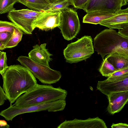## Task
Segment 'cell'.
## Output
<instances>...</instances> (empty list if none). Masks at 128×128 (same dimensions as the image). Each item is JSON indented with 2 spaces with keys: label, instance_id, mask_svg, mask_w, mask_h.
I'll return each mask as SVG.
<instances>
[{
  "label": "cell",
  "instance_id": "1",
  "mask_svg": "<svg viewBox=\"0 0 128 128\" xmlns=\"http://www.w3.org/2000/svg\"><path fill=\"white\" fill-rule=\"evenodd\" d=\"M2 76L3 88L10 105L21 94L30 90L37 84L31 72L20 65L8 66Z\"/></svg>",
  "mask_w": 128,
  "mask_h": 128
},
{
  "label": "cell",
  "instance_id": "2",
  "mask_svg": "<svg viewBox=\"0 0 128 128\" xmlns=\"http://www.w3.org/2000/svg\"><path fill=\"white\" fill-rule=\"evenodd\" d=\"M67 91L60 87L48 84H36L32 89L20 96L12 105L28 106L65 100Z\"/></svg>",
  "mask_w": 128,
  "mask_h": 128
},
{
  "label": "cell",
  "instance_id": "3",
  "mask_svg": "<svg viewBox=\"0 0 128 128\" xmlns=\"http://www.w3.org/2000/svg\"><path fill=\"white\" fill-rule=\"evenodd\" d=\"M93 47L103 60L106 55L119 47L128 49V38H125L112 29H105L94 38Z\"/></svg>",
  "mask_w": 128,
  "mask_h": 128
},
{
  "label": "cell",
  "instance_id": "4",
  "mask_svg": "<svg viewBox=\"0 0 128 128\" xmlns=\"http://www.w3.org/2000/svg\"><path fill=\"white\" fill-rule=\"evenodd\" d=\"M94 52L92 38L88 36L68 44L63 50L66 62L70 64L86 60Z\"/></svg>",
  "mask_w": 128,
  "mask_h": 128
},
{
  "label": "cell",
  "instance_id": "5",
  "mask_svg": "<svg viewBox=\"0 0 128 128\" xmlns=\"http://www.w3.org/2000/svg\"><path fill=\"white\" fill-rule=\"evenodd\" d=\"M66 105L65 100H58L52 102L28 106L10 105L2 111L0 115L8 121H11L15 116L24 114L46 110L50 112L62 111Z\"/></svg>",
  "mask_w": 128,
  "mask_h": 128
},
{
  "label": "cell",
  "instance_id": "6",
  "mask_svg": "<svg viewBox=\"0 0 128 128\" xmlns=\"http://www.w3.org/2000/svg\"><path fill=\"white\" fill-rule=\"evenodd\" d=\"M21 64L28 68L35 77L45 84H51L59 81L62 77L60 72L50 67L36 62L28 56H20L17 59Z\"/></svg>",
  "mask_w": 128,
  "mask_h": 128
},
{
  "label": "cell",
  "instance_id": "7",
  "mask_svg": "<svg viewBox=\"0 0 128 128\" xmlns=\"http://www.w3.org/2000/svg\"><path fill=\"white\" fill-rule=\"evenodd\" d=\"M59 27L65 40H70L75 38L80 28L77 12L69 7L60 12Z\"/></svg>",
  "mask_w": 128,
  "mask_h": 128
},
{
  "label": "cell",
  "instance_id": "8",
  "mask_svg": "<svg viewBox=\"0 0 128 128\" xmlns=\"http://www.w3.org/2000/svg\"><path fill=\"white\" fill-rule=\"evenodd\" d=\"M44 12H38L28 9L16 10L8 12L7 17L26 34H31L34 29L32 23Z\"/></svg>",
  "mask_w": 128,
  "mask_h": 128
},
{
  "label": "cell",
  "instance_id": "9",
  "mask_svg": "<svg viewBox=\"0 0 128 128\" xmlns=\"http://www.w3.org/2000/svg\"><path fill=\"white\" fill-rule=\"evenodd\" d=\"M97 89L107 96L110 93L128 91V75L121 77H109L103 81H98Z\"/></svg>",
  "mask_w": 128,
  "mask_h": 128
},
{
  "label": "cell",
  "instance_id": "10",
  "mask_svg": "<svg viewBox=\"0 0 128 128\" xmlns=\"http://www.w3.org/2000/svg\"><path fill=\"white\" fill-rule=\"evenodd\" d=\"M128 0H90L82 9L86 13L95 11L116 12L128 4Z\"/></svg>",
  "mask_w": 128,
  "mask_h": 128
},
{
  "label": "cell",
  "instance_id": "11",
  "mask_svg": "<svg viewBox=\"0 0 128 128\" xmlns=\"http://www.w3.org/2000/svg\"><path fill=\"white\" fill-rule=\"evenodd\" d=\"M60 12H44L34 20L33 28L47 31L59 27Z\"/></svg>",
  "mask_w": 128,
  "mask_h": 128
},
{
  "label": "cell",
  "instance_id": "12",
  "mask_svg": "<svg viewBox=\"0 0 128 128\" xmlns=\"http://www.w3.org/2000/svg\"><path fill=\"white\" fill-rule=\"evenodd\" d=\"M58 128H107L104 121L98 117L89 118L85 120L76 118L72 120H66L60 124Z\"/></svg>",
  "mask_w": 128,
  "mask_h": 128
},
{
  "label": "cell",
  "instance_id": "13",
  "mask_svg": "<svg viewBox=\"0 0 128 128\" xmlns=\"http://www.w3.org/2000/svg\"><path fill=\"white\" fill-rule=\"evenodd\" d=\"M107 96L109 102L107 110L113 114L120 111L127 103L128 91L112 93Z\"/></svg>",
  "mask_w": 128,
  "mask_h": 128
},
{
  "label": "cell",
  "instance_id": "14",
  "mask_svg": "<svg viewBox=\"0 0 128 128\" xmlns=\"http://www.w3.org/2000/svg\"><path fill=\"white\" fill-rule=\"evenodd\" d=\"M109 29L118 30L128 27V8L120 9L116 14L99 24Z\"/></svg>",
  "mask_w": 128,
  "mask_h": 128
},
{
  "label": "cell",
  "instance_id": "15",
  "mask_svg": "<svg viewBox=\"0 0 128 128\" xmlns=\"http://www.w3.org/2000/svg\"><path fill=\"white\" fill-rule=\"evenodd\" d=\"M106 58L116 70L128 66V49L118 47Z\"/></svg>",
  "mask_w": 128,
  "mask_h": 128
},
{
  "label": "cell",
  "instance_id": "16",
  "mask_svg": "<svg viewBox=\"0 0 128 128\" xmlns=\"http://www.w3.org/2000/svg\"><path fill=\"white\" fill-rule=\"evenodd\" d=\"M46 44L40 45L36 44L28 53V57L32 60L41 64L50 67L49 62L52 60L50 56H52L46 48Z\"/></svg>",
  "mask_w": 128,
  "mask_h": 128
},
{
  "label": "cell",
  "instance_id": "17",
  "mask_svg": "<svg viewBox=\"0 0 128 128\" xmlns=\"http://www.w3.org/2000/svg\"><path fill=\"white\" fill-rule=\"evenodd\" d=\"M116 12L95 11L89 12L84 16L82 22L84 23L97 24L114 15Z\"/></svg>",
  "mask_w": 128,
  "mask_h": 128
},
{
  "label": "cell",
  "instance_id": "18",
  "mask_svg": "<svg viewBox=\"0 0 128 128\" xmlns=\"http://www.w3.org/2000/svg\"><path fill=\"white\" fill-rule=\"evenodd\" d=\"M30 10L38 12H45L51 5L47 0H17Z\"/></svg>",
  "mask_w": 128,
  "mask_h": 128
},
{
  "label": "cell",
  "instance_id": "19",
  "mask_svg": "<svg viewBox=\"0 0 128 128\" xmlns=\"http://www.w3.org/2000/svg\"><path fill=\"white\" fill-rule=\"evenodd\" d=\"M23 34L22 31L18 27L15 28L10 38L4 45L5 48H12L17 46L21 40Z\"/></svg>",
  "mask_w": 128,
  "mask_h": 128
},
{
  "label": "cell",
  "instance_id": "20",
  "mask_svg": "<svg viewBox=\"0 0 128 128\" xmlns=\"http://www.w3.org/2000/svg\"><path fill=\"white\" fill-rule=\"evenodd\" d=\"M99 70L103 76L108 78L116 71L113 66L108 61L106 57L103 60Z\"/></svg>",
  "mask_w": 128,
  "mask_h": 128
},
{
  "label": "cell",
  "instance_id": "21",
  "mask_svg": "<svg viewBox=\"0 0 128 128\" xmlns=\"http://www.w3.org/2000/svg\"><path fill=\"white\" fill-rule=\"evenodd\" d=\"M71 5L70 0H61L51 4L45 12H60Z\"/></svg>",
  "mask_w": 128,
  "mask_h": 128
},
{
  "label": "cell",
  "instance_id": "22",
  "mask_svg": "<svg viewBox=\"0 0 128 128\" xmlns=\"http://www.w3.org/2000/svg\"><path fill=\"white\" fill-rule=\"evenodd\" d=\"M17 0H0V14L15 10L14 6Z\"/></svg>",
  "mask_w": 128,
  "mask_h": 128
},
{
  "label": "cell",
  "instance_id": "23",
  "mask_svg": "<svg viewBox=\"0 0 128 128\" xmlns=\"http://www.w3.org/2000/svg\"><path fill=\"white\" fill-rule=\"evenodd\" d=\"M17 27L12 22L0 21V32H8L12 34L14 29Z\"/></svg>",
  "mask_w": 128,
  "mask_h": 128
},
{
  "label": "cell",
  "instance_id": "24",
  "mask_svg": "<svg viewBox=\"0 0 128 128\" xmlns=\"http://www.w3.org/2000/svg\"><path fill=\"white\" fill-rule=\"evenodd\" d=\"M6 53L3 52H0V74L2 75L8 67L7 64Z\"/></svg>",
  "mask_w": 128,
  "mask_h": 128
},
{
  "label": "cell",
  "instance_id": "25",
  "mask_svg": "<svg viewBox=\"0 0 128 128\" xmlns=\"http://www.w3.org/2000/svg\"><path fill=\"white\" fill-rule=\"evenodd\" d=\"M90 0H70L71 5L77 9H82Z\"/></svg>",
  "mask_w": 128,
  "mask_h": 128
},
{
  "label": "cell",
  "instance_id": "26",
  "mask_svg": "<svg viewBox=\"0 0 128 128\" xmlns=\"http://www.w3.org/2000/svg\"><path fill=\"white\" fill-rule=\"evenodd\" d=\"M128 75V66L116 71L110 76L111 78H116Z\"/></svg>",
  "mask_w": 128,
  "mask_h": 128
},
{
  "label": "cell",
  "instance_id": "27",
  "mask_svg": "<svg viewBox=\"0 0 128 128\" xmlns=\"http://www.w3.org/2000/svg\"><path fill=\"white\" fill-rule=\"evenodd\" d=\"M12 34L8 32H0V42H2L5 45L10 38Z\"/></svg>",
  "mask_w": 128,
  "mask_h": 128
},
{
  "label": "cell",
  "instance_id": "28",
  "mask_svg": "<svg viewBox=\"0 0 128 128\" xmlns=\"http://www.w3.org/2000/svg\"><path fill=\"white\" fill-rule=\"evenodd\" d=\"M7 100L4 89L0 85V106L3 105L4 104L5 101Z\"/></svg>",
  "mask_w": 128,
  "mask_h": 128
},
{
  "label": "cell",
  "instance_id": "29",
  "mask_svg": "<svg viewBox=\"0 0 128 128\" xmlns=\"http://www.w3.org/2000/svg\"><path fill=\"white\" fill-rule=\"evenodd\" d=\"M118 33L122 36L128 38V27L119 29Z\"/></svg>",
  "mask_w": 128,
  "mask_h": 128
},
{
  "label": "cell",
  "instance_id": "30",
  "mask_svg": "<svg viewBox=\"0 0 128 128\" xmlns=\"http://www.w3.org/2000/svg\"><path fill=\"white\" fill-rule=\"evenodd\" d=\"M111 127L112 128H128V125L126 124L122 123L113 124L111 126Z\"/></svg>",
  "mask_w": 128,
  "mask_h": 128
},
{
  "label": "cell",
  "instance_id": "31",
  "mask_svg": "<svg viewBox=\"0 0 128 128\" xmlns=\"http://www.w3.org/2000/svg\"><path fill=\"white\" fill-rule=\"evenodd\" d=\"M9 128V125L6 124H0V128Z\"/></svg>",
  "mask_w": 128,
  "mask_h": 128
},
{
  "label": "cell",
  "instance_id": "32",
  "mask_svg": "<svg viewBox=\"0 0 128 128\" xmlns=\"http://www.w3.org/2000/svg\"><path fill=\"white\" fill-rule=\"evenodd\" d=\"M4 46V44L2 42H0V50H3L6 49Z\"/></svg>",
  "mask_w": 128,
  "mask_h": 128
},
{
  "label": "cell",
  "instance_id": "33",
  "mask_svg": "<svg viewBox=\"0 0 128 128\" xmlns=\"http://www.w3.org/2000/svg\"><path fill=\"white\" fill-rule=\"evenodd\" d=\"M51 4L61 0H47Z\"/></svg>",
  "mask_w": 128,
  "mask_h": 128
},
{
  "label": "cell",
  "instance_id": "34",
  "mask_svg": "<svg viewBox=\"0 0 128 128\" xmlns=\"http://www.w3.org/2000/svg\"><path fill=\"white\" fill-rule=\"evenodd\" d=\"M1 52V51H0V52Z\"/></svg>",
  "mask_w": 128,
  "mask_h": 128
}]
</instances>
